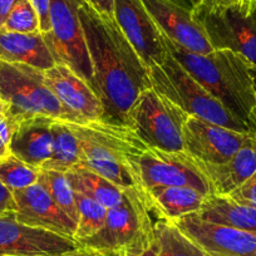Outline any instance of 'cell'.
Wrapping results in <instances>:
<instances>
[{
	"label": "cell",
	"instance_id": "cell-1",
	"mask_svg": "<svg viewBox=\"0 0 256 256\" xmlns=\"http://www.w3.org/2000/svg\"><path fill=\"white\" fill-rule=\"evenodd\" d=\"M80 23L93 70L94 90L104 108V120L124 124L138 96L152 88L151 70L122 33L114 18L102 16L80 0Z\"/></svg>",
	"mask_w": 256,
	"mask_h": 256
},
{
	"label": "cell",
	"instance_id": "cell-2",
	"mask_svg": "<svg viewBox=\"0 0 256 256\" xmlns=\"http://www.w3.org/2000/svg\"><path fill=\"white\" fill-rule=\"evenodd\" d=\"M164 40L168 53L182 67L251 130V116L256 106L251 64L226 49L198 54L186 50L164 36Z\"/></svg>",
	"mask_w": 256,
	"mask_h": 256
},
{
	"label": "cell",
	"instance_id": "cell-3",
	"mask_svg": "<svg viewBox=\"0 0 256 256\" xmlns=\"http://www.w3.org/2000/svg\"><path fill=\"white\" fill-rule=\"evenodd\" d=\"M70 126L80 140L77 167L92 170L123 190L137 186L134 164L147 146L131 128L106 120Z\"/></svg>",
	"mask_w": 256,
	"mask_h": 256
},
{
	"label": "cell",
	"instance_id": "cell-4",
	"mask_svg": "<svg viewBox=\"0 0 256 256\" xmlns=\"http://www.w3.org/2000/svg\"><path fill=\"white\" fill-rule=\"evenodd\" d=\"M154 240L146 196L138 186H132L123 191L117 205L108 208L103 228L80 244L102 256H140Z\"/></svg>",
	"mask_w": 256,
	"mask_h": 256
},
{
	"label": "cell",
	"instance_id": "cell-5",
	"mask_svg": "<svg viewBox=\"0 0 256 256\" xmlns=\"http://www.w3.org/2000/svg\"><path fill=\"white\" fill-rule=\"evenodd\" d=\"M150 70L152 87L188 116L232 131L252 134L246 123L224 107L170 53L164 63L152 66Z\"/></svg>",
	"mask_w": 256,
	"mask_h": 256
},
{
	"label": "cell",
	"instance_id": "cell-6",
	"mask_svg": "<svg viewBox=\"0 0 256 256\" xmlns=\"http://www.w3.org/2000/svg\"><path fill=\"white\" fill-rule=\"evenodd\" d=\"M0 100L8 106L13 120L44 116L58 120L82 123L77 114L64 107L49 90L42 70L26 64L0 62Z\"/></svg>",
	"mask_w": 256,
	"mask_h": 256
},
{
	"label": "cell",
	"instance_id": "cell-7",
	"mask_svg": "<svg viewBox=\"0 0 256 256\" xmlns=\"http://www.w3.org/2000/svg\"><path fill=\"white\" fill-rule=\"evenodd\" d=\"M187 116L152 87L138 96L128 110L124 124L147 147L166 152H184L182 126Z\"/></svg>",
	"mask_w": 256,
	"mask_h": 256
},
{
	"label": "cell",
	"instance_id": "cell-8",
	"mask_svg": "<svg viewBox=\"0 0 256 256\" xmlns=\"http://www.w3.org/2000/svg\"><path fill=\"white\" fill-rule=\"evenodd\" d=\"M191 9L215 50L234 52L256 67V6H224L204 0Z\"/></svg>",
	"mask_w": 256,
	"mask_h": 256
},
{
	"label": "cell",
	"instance_id": "cell-9",
	"mask_svg": "<svg viewBox=\"0 0 256 256\" xmlns=\"http://www.w3.org/2000/svg\"><path fill=\"white\" fill-rule=\"evenodd\" d=\"M78 8L80 0H50V29L43 33V36L56 63L72 68L94 88L92 64Z\"/></svg>",
	"mask_w": 256,
	"mask_h": 256
},
{
	"label": "cell",
	"instance_id": "cell-10",
	"mask_svg": "<svg viewBox=\"0 0 256 256\" xmlns=\"http://www.w3.org/2000/svg\"><path fill=\"white\" fill-rule=\"evenodd\" d=\"M137 186L142 191L158 186H184L212 195L210 181L195 158L186 152H166L147 147L134 164Z\"/></svg>",
	"mask_w": 256,
	"mask_h": 256
},
{
	"label": "cell",
	"instance_id": "cell-11",
	"mask_svg": "<svg viewBox=\"0 0 256 256\" xmlns=\"http://www.w3.org/2000/svg\"><path fill=\"white\" fill-rule=\"evenodd\" d=\"M78 248L76 238L24 225L14 212L0 216V256H60Z\"/></svg>",
	"mask_w": 256,
	"mask_h": 256
},
{
	"label": "cell",
	"instance_id": "cell-12",
	"mask_svg": "<svg viewBox=\"0 0 256 256\" xmlns=\"http://www.w3.org/2000/svg\"><path fill=\"white\" fill-rule=\"evenodd\" d=\"M114 19L147 67L162 64L168 56L164 34L142 0H114Z\"/></svg>",
	"mask_w": 256,
	"mask_h": 256
},
{
	"label": "cell",
	"instance_id": "cell-13",
	"mask_svg": "<svg viewBox=\"0 0 256 256\" xmlns=\"http://www.w3.org/2000/svg\"><path fill=\"white\" fill-rule=\"evenodd\" d=\"M252 134L232 131L201 118L187 116L182 126L184 152L208 164L228 161Z\"/></svg>",
	"mask_w": 256,
	"mask_h": 256
},
{
	"label": "cell",
	"instance_id": "cell-14",
	"mask_svg": "<svg viewBox=\"0 0 256 256\" xmlns=\"http://www.w3.org/2000/svg\"><path fill=\"white\" fill-rule=\"evenodd\" d=\"M174 225L208 256H256V232L238 230L190 214Z\"/></svg>",
	"mask_w": 256,
	"mask_h": 256
},
{
	"label": "cell",
	"instance_id": "cell-15",
	"mask_svg": "<svg viewBox=\"0 0 256 256\" xmlns=\"http://www.w3.org/2000/svg\"><path fill=\"white\" fill-rule=\"evenodd\" d=\"M161 33L192 53L208 54L215 49L205 29L181 0H142Z\"/></svg>",
	"mask_w": 256,
	"mask_h": 256
},
{
	"label": "cell",
	"instance_id": "cell-16",
	"mask_svg": "<svg viewBox=\"0 0 256 256\" xmlns=\"http://www.w3.org/2000/svg\"><path fill=\"white\" fill-rule=\"evenodd\" d=\"M43 80L59 102L80 117L82 123L104 120V108L94 88L64 64L42 70Z\"/></svg>",
	"mask_w": 256,
	"mask_h": 256
},
{
	"label": "cell",
	"instance_id": "cell-17",
	"mask_svg": "<svg viewBox=\"0 0 256 256\" xmlns=\"http://www.w3.org/2000/svg\"><path fill=\"white\" fill-rule=\"evenodd\" d=\"M16 218L24 225L74 238L77 222L64 212L40 184L13 191Z\"/></svg>",
	"mask_w": 256,
	"mask_h": 256
},
{
	"label": "cell",
	"instance_id": "cell-18",
	"mask_svg": "<svg viewBox=\"0 0 256 256\" xmlns=\"http://www.w3.org/2000/svg\"><path fill=\"white\" fill-rule=\"evenodd\" d=\"M44 116L24 118L16 122L10 140V154L42 168L53 152V122Z\"/></svg>",
	"mask_w": 256,
	"mask_h": 256
},
{
	"label": "cell",
	"instance_id": "cell-19",
	"mask_svg": "<svg viewBox=\"0 0 256 256\" xmlns=\"http://www.w3.org/2000/svg\"><path fill=\"white\" fill-rule=\"evenodd\" d=\"M196 162L210 181L214 195L228 196L256 172V134H250L228 161L208 164L196 160Z\"/></svg>",
	"mask_w": 256,
	"mask_h": 256
},
{
	"label": "cell",
	"instance_id": "cell-20",
	"mask_svg": "<svg viewBox=\"0 0 256 256\" xmlns=\"http://www.w3.org/2000/svg\"><path fill=\"white\" fill-rule=\"evenodd\" d=\"M0 62L26 64L39 70H46L56 66L40 32L16 33L0 29Z\"/></svg>",
	"mask_w": 256,
	"mask_h": 256
},
{
	"label": "cell",
	"instance_id": "cell-21",
	"mask_svg": "<svg viewBox=\"0 0 256 256\" xmlns=\"http://www.w3.org/2000/svg\"><path fill=\"white\" fill-rule=\"evenodd\" d=\"M150 210L161 220L174 222L182 216L198 212L206 196L192 187L158 186L144 192Z\"/></svg>",
	"mask_w": 256,
	"mask_h": 256
},
{
	"label": "cell",
	"instance_id": "cell-22",
	"mask_svg": "<svg viewBox=\"0 0 256 256\" xmlns=\"http://www.w3.org/2000/svg\"><path fill=\"white\" fill-rule=\"evenodd\" d=\"M196 214L210 222L256 232V208L238 202L230 196H206L202 208Z\"/></svg>",
	"mask_w": 256,
	"mask_h": 256
},
{
	"label": "cell",
	"instance_id": "cell-23",
	"mask_svg": "<svg viewBox=\"0 0 256 256\" xmlns=\"http://www.w3.org/2000/svg\"><path fill=\"white\" fill-rule=\"evenodd\" d=\"M66 174L76 192L98 201L106 208H112L122 200L124 190L92 170L74 167Z\"/></svg>",
	"mask_w": 256,
	"mask_h": 256
},
{
	"label": "cell",
	"instance_id": "cell-24",
	"mask_svg": "<svg viewBox=\"0 0 256 256\" xmlns=\"http://www.w3.org/2000/svg\"><path fill=\"white\" fill-rule=\"evenodd\" d=\"M53 152L42 168L68 172L78 166L80 160V140L70 122L56 120L53 122Z\"/></svg>",
	"mask_w": 256,
	"mask_h": 256
},
{
	"label": "cell",
	"instance_id": "cell-25",
	"mask_svg": "<svg viewBox=\"0 0 256 256\" xmlns=\"http://www.w3.org/2000/svg\"><path fill=\"white\" fill-rule=\"evenodd\" d=\"M156 256H208L174 222L160 220L154 224Z\"/></svg>",
	"mask_w": 256,
	"mask_h": 256
},
{
	"label": "cell",
	"instance_id": "cell-26",
	"mask_svg": "<svg viewBox=\"0 0 256 256\" xmlns=\"http://www.w3.org/2000/svg\"><path fill=\"white\" fill-rule=\"evenodd\" d=\"M38 184L44 187L54 202L77 222L78 208L76 201V191L68 180L67 174L56 170L40 168Z\"/></svg>",
	"mask_w": 256,
	"mask_h": 256
},
{
	"label": "cell",
	"instance_id": "cell-27",
	"mask_svg": "<svg viewBox=\"0 0 256 256\" xmlns=\"http://www.w3.org/2000/svg\"><path fill=\"white\" fill-rule=\"evenodd\" d=\"M76 201L78 208V221L74 238L80 242L92 238L103 228L108 208L80 192H76Z\"/></svg>",
	"mask_w": 256,
	"mask_h": 256
},
{
	"label": "cell",
	"instance_id": "cell-28",
	"mask_svg": "<svg viewBox=\"0 0 256 256\" xmlns=\"http://www.w3.org/2000/svg\"><path fill=\"white\" fill-rule=\"evenodd\" d=\"M39 171L40 168L22 161L13 154L0 160V181L12 192L36 184Z\"/></svg>",
	"mask_w": 256,
	"mask_h": 256
},
{
	"label": "cell",
	"instance_id": "cell-29",
	"mask_svg": "<svg viewBox=\"0 0 256 256\" xmlns=\"http://www.w3.org/2000/svg\"><path fill=\"white\" fill-rule=\"evenodd\" d=\"M3 28L16 33L40 32L39 16L29 0H19L9 14Z\"/></svg>",
	"mask_w": 256,
	"mask_h": 256
},
{
	"label": "cell",
	"instance_id": "cell-30",
	"mask_svg": "<svg viewBox=\"0 0 256 256\" xmlns=\"http://www.w3.org/2000/svg\"><path fill=\"white\" fill-rule=\"evenodd\" d=\"M228 196L238 202L256 208V172Z\"/></svg>",
	"mask_w": 256,
	"mask_h": 256
},
{
	"label": "cell",
	"instance_id": "cell-31",
	"mask_svg": "<svg viewBox=\"0 0 256 256\" xmlns=\"http://www.w3.org/2000/svg\"><path fill=\"white\" fill-rule=\"evenodd\" d=\"M32 6L36 9V14L40 22V33H46L50 29V18H49V10H50V0H29Z\"/></svg>",
	"mask_w": 256,
	"mask_h": 256
},
{
	"label": "cell",
	"instance_id": "cell-32",
	"mask_svg": "<svg viewBox=\"0 0 256 256\" xmlns=\"http://www.w3.org/2000/svg\"><path fill=\"white\" fill-rule=\"evenodd\" d=\"M16 205L13 198V192L6 188L0 181V216L16 212Z\"/></svg>",
	"mask_w": 256,
	"mask_h": 256
},
{
	"label": "cell",
	"instance_id": "cell-33",
	"mask_svg": "<svg viewBox=\"0 0 256 256\" xmlns=\"http://www.w3.org/2000/svg\"><path fill=\"white\" fill-rule=\"evenodd\" d=\"M88 4L102 16L114 18V0H87Z\"/></svg>",
	"mask_w": 256,
	"mask_h": 256
},
{
	"label": "cell",
	"instance_id": "cell-34",
	"mask_svg": "<svg viewBox=\"0 0 256 256\" xmlns=\"http://www.w3.org/2000/svg\"><path fill=\"white\" fill-rule=\"evenodd\" d=\"M19 0H0V29L3 28L9 14Z\"/></svg>",
	"mask_w": 256,
	"mask_h": 256
},
{
	"label": "cell",
	"instance_id": "cell-35",
	"mask_svg": "<svg viewBox=\"0 0 256 256\" xmlns=\"http://www.w3.org/2000/svg\"><path fill=\"white\" fill-rule=\"evenodd\" d=\"M60 256H102L100 254H98L97 251L92 250L90 248H86V246L80 245V248H76V250L70 251L67 254H63Z\"/></svg>",
	"mask_w": 256,
	"mask_h": 256
},
{
	"label": "cell",
	"instance_id": "cell-36",
	"mask_svg": "<svg viewBox=\"0 0 256 256\" xmlns=\"http://www.w3.org/2000/svg\"><path fill=\"white\" fill-rule=\"evenodd\" d=\"M250 72H251V77H252L254 80V90H255V96H256V67H250ZM251 130H252V134H256V106L254 108L252 116H251Z\"/></svg>",
	"mask_w": 256,
	"mask_h": 256
},
{
	"label": "cell",
	"instance_id": "cell-37",
	"mask_svg": "<svg viewBox=\"0 0 256 256\" xmlns=\"http://www.w3.org/2000/svg\"><path fill=\"white\" fill-rule=\"evenodd\" d=\"M211 3L216 4V6H242L244 0H208Z\"/></svg>",
	"mask_w": 256,
	"mask_h": 256
},
{
	"label": "cell",
	"instance_id": "cell-38",
	"mask_svg": "<svg viewBox=\"0 0 256 256\" xmlns=\"http://www.w3.org/2000/svg\"><path fill=\"white\" fill-rule=\"evenodd\" d=\"M156 254H157V244H156V240H154V242L140 256H156Z\"/></svg>",
	"mask_w": 256,
	"mask_h": 256
},
{
	"label": "cell",
	"instance_id": "cell-39",
	"mask_svg": "<svg viewBox=\"0 0 256 256\" xmlns=\"http://www.w3.org/2000/svg\"><path fill=\"white\" fill-rule=\"evenodd\" d=\"M6 110H8V106L6 104L4 100H0V117H3V116L6 114Z\"/></svg>",
	"mask_w": 256,
	"mask_h": 256
},
{
	"label": "cell",
	"instance_id": "cell-40",
	"mask_svg": "<svg viewBox=\"0 0 256 256\" xmlns=\"http://www.w3.org/2000/svg\"><path fill=\"white\" fill-rule=\"evenodd\" d=\"M242 6H256V0H244Z\"/></svg>",
	"mask_w": 256,
	"mask_h": 256
},
{
	"label": "cell",
	"instance_id": "cell-41",
	"mask_svg": "<svg viewBox=\"0 0 256 256\" xmlns=\"http://www.w3.org/2000/svg\"><path fill=\"white\" fill-rule=\"evenodd\" d=\"M190 3H191L192 6H198V4H201L204 2V0H188Z\"/></svg>",
	"mask_w": 256,
	"mask_h": 256
}]
</instances>
